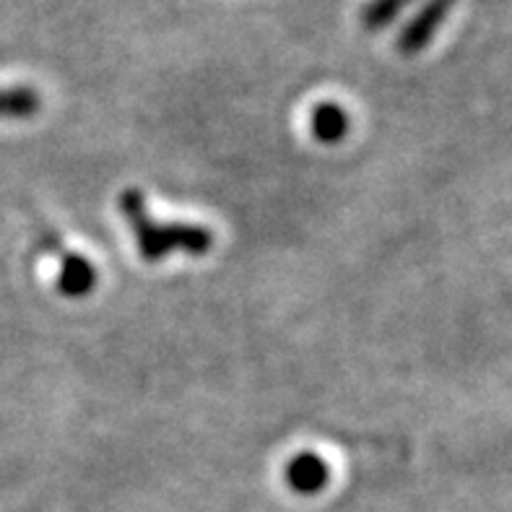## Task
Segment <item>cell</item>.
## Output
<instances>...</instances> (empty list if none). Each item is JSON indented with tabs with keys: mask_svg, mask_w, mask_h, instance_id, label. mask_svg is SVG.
Returning <instances> with one entry per match:
<instances>
[{
	"mask_svg": "<svg viewBox=\"0 0 512 512\" xmlns=\"http://www.w3.org/2000/svg\"><path fill=\"white\" fill-rule=\"evenodd\" d=\"M310 130L320 143L344 141V136L349 133V115L341 104L320 102L310 112Z\"/></svg>",
	"mask_w": 512,
	"mask_h": 512,
	"instance_id": "5b68a950",
	"label": "cell"
},
{
	"mask_svg": "<svg viewBox=\"0 0 512 512\" xmlns=\"http://www.w3.org/2000/svg\"><path fill=\"white\" fill-rule=\"evenodd\" d=\"M284 479L289 489H294L302 497H312V494L323 492L328 479H331V468L328 463L315 453H299L292 461L286 463Z\"/></svg>",
	"mask_w": 512,
	"mask_h": 512,
	"instance_id": "277c9868",
	"label": "cell"
},
{
	"mask_svg": "<svg viewBox=\"0 0 512 512\" xmlns=\"http://www.w3.org/2000/svg\"><path fill=\"white\" fill-rule=\"evenodd\" d=\"M120 214L128 221L136 237L138 253L146 263H162L169 255L185 253L193 258H203L214 250V234L201 224L185 221H156L146 206L141 190L128 188L117 198Z\"/></svg>",
	"mask_w": 512,
	"mask_h": 512,
	"instance_id": "6da1fadb",
	"label": "cell"
},
{
	"mask_svg": "<svg viewBox=\"0 0 512 512\" xmlns=\"http://www.w3.org/2000/svg\"><path fill=\"white\" fill-rule=\"evenodd\" d=\"M47 253L58 255V289L65 297L78 299L94 292L97 286V268L91 266V260L84 255L73 253L68 247L60 245L58 234H47L45 237Z\"/></svg>",
	"mask_w": 512,
	"mask_h": 512,
	"instance_id": "7a4b0ae2",
	"label": "cell"
},
{
	"mask_svg": "<svg viewBox=\"0 0 512 512\" xmlns=\"http://www.w3.org/2000/svg\"><path fill=\"white\" fill-rule=\"evenodd\" d=\"M411 0H370L362 11V21L367 29H380L388 21H393Z\"/></svg>",
	"mask_w": 512,
	"mask_h": 512,
	"instance_id": "52a82bcc",
	"label": "cell"
},
{
	"mask_svg": "<svg viewBox=\"0 0 512 512\" xmlns=\"http://www.w3.org/2000/svg\"><path fill=\"white\" fill-rule=\"evenodd\" d=\"M450 6H453V0H429L427 6L416 13V19L411 21V24L403 29L401 37H398V50H401L403 55H416V52H422L424 47L429 45V39L435 37L437 26L445 21Z\"/></svg>",
	"mask_w": 512,
	"mask_h": 512,
	"instance_id": "3957f363",
	"label": "cell"
},
{
	"mask_svg": "<svg viewBox=\"0 0 512 512\" xmlns=\"http://www.w3.org/2000/svg\"><path fill=\"white\" fill-rule=\"evenodd\" d=\"M42 107L32 86H0V120H29Z\"/></svg>",
	"mask_w": 512,
	"mask_h": 512,
	"instance_id": "8992f818",
	"label": "cell"
}]
</instances>
